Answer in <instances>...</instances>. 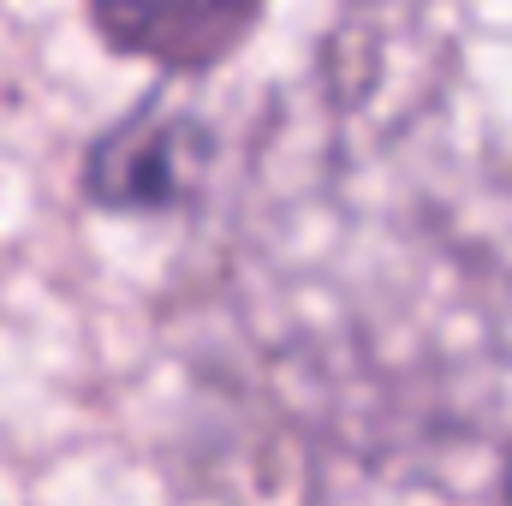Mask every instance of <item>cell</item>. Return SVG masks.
Masks as SVG:
<instances>
[{"mask_svg": "<svg viewBox=\"0 0 512 506\" xmlns=\"http://www.w3.org/2000/svg\"><path fill=\"white\" fill-rule=\"evenodd\" d=\"M221 137L197 108L167 102V90H149L114 126H102L78 155V191L102 215L155 221L185 215L203 203L215 173Z\"/></svg>", "mask_w": 512, "mask_h": 506, "instance_id": "obj_1", "label": "cell"}, {"mask_svg": "<svg viewBox=\"0 0 512 506\" xmlns=\"http://www.w3.org/2000/svg\"><path fill=\"white\" fill-rule=\"evenodd\" d=\"M262 24L251 0H209V6H90V30L131 60H155L173 78H197L227 66L245 36Z\"/></svg>", "mask_w": 512, "mask_h": 506, "instance_id": "obj_2", "label": "cell"}, {"mask_svg": "<svg viewBox=\"0 0 512 506\" xmlns=\"http://www.w3.org/2000/svg\"><path fill=\"white\" fill-rule=\"evenodd\" d=\"M501 506H512V447H507V459H501Z\"/></svg>", "mask_w": 512, "mask_h": 506, "instance_id": "obj_3", "label": "cell"}]
</instances>
